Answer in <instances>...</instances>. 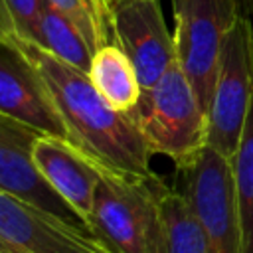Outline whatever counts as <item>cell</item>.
Returning a JSON list of instances; mask_svg holds the SVG:
<instances>
[{
	"label": "cell",
	"mask_w": 253,
	"mask_h": 253,
	"mask_svg": "<svg viewBox=\"0 0 253 253\" xmlns=\"http://www.w3.org/2000/svg\"><path fill=\"white\" fill-rule=\"evenodd\" d=\"M45 0H0V38L38 42Z\"/></svg>",
	"instance_id": "17"
},
{
	"label": "cell",
	"mask_w": 253,
	"mask_h": 253,
	"mask_svg": "<svg viewBox=\"0 0 253 253\" xmlns=\"http://www.w3.org/2000/svg\"><path fill=\"white\" fill-rule=\"evenodd\" d=\"M47 2L77 26V30L83 34L93 53L101 45L111 43L109 8L105 0H47Z\"/></svg>",
	"instance_id": "16"
},
{
	"label": "cell",
	"mask_w": 253,
	"mask_h": 253,
	"mask_svg": "<svg viewBox=\"0 0 253 253\" xmlns=\"http://www.w3.org/2000/svg\"><path fill=\"white\" fill-rule=\"evenodd\" d=\"M38 45L59 57L61 61L81 69L89 71L93 49L85 42L83 34L77 30V26L61 14L57 8H53L47 0L43 4L42 16H40V30H38Z\"/></svg>",
	"instance_id": "14"
},
{
	"label": "cell",
	"mask_w": 253,
	"mask_h": 253,
	"mask_svg": "<svg viewBox=\"0 0 253 253\" xmlns=\"http://www.w3.org/2000/svg\"><path fill=\"white\" fill-rule=\"evenodd\" d=\"M113 2H119V0H105V4H107V8H109V4H113Z\"/></svg>",
	"instance_id": "20"
},
{
	"label": "cell",
	"mask_w": 253,
	"mask_h": 253,
	"mask_svg": "<svg viewBox=\"0 0 253 253\" xmlns=\"http://www.w3.org/2000/svg\"><path fill=\"white\" fill-rule=\"evenodd\" d=\"M178 174L180 192L202 221L211 253H243L231 160L204 146L192 160L178 166Z\"/></svg>",
	"instance_id": "6"
},
{
	"label": "cell",
	"mask_w": 253,
	"mask_h": 253,
	"mask_svg": "<svg viewBox=\"0 0 253 253\" xmlns=\"http://www.w3.org/2000/svg\"><path fill=\"white\" fill-rule=\"evenodd\" d=\"M229 160L233 172L243 253H253V99L241 130L239 144Z\"/></svg>",
	"instance_id": "15"
},
{
	"label": "cell",
	"mask_w": 253,
	"mask_h": 253,
	"mask_svg": "<svg viewBox=\"0 0 253 253\" xmlns=\"http://www.w3.org/2000/svg\"><path fill=\"white\" fill-rule=\"evenodd\" d=\"M162 253H211L202 221L180 190L164 184L160 196Z\"/></svg>",
	"instance_id": "13"
},
{
	"label": "cell",
	"mask_w": 253,
	"mask_h": 253,
	"mask_svg": "<svg viewBox=\"0 0 253 253\" xmlns=\"http://www.w3.org/2000/svg\"><path fill=\"white\" fill-rule=\"evenodd\" d=\"M239 8H241V14L253 24V0H239Z\"/></svg>",
	"instance_id": "18"
},
{
	"label": "cell",
	"mask_w": 253,
	"mask_h": 253,
	"mask_svg": "<svg viewBox=\"0 0 253 253\" xmlns=\"http://www.w3.org/2000/svg\"><path fill=\"white\" fill-rule=\"evenodd\" d=\"M0 113L42 134L65 138V128L38 69L10 38H0Z\"/></svg>",
	"instance_id": "10"
},
{
	"label": "cell",
	"mask_w": 253,
	"mask_h": 253,
	"mask_svg": "<svg viewBox=\"0 0 253 253\" xmlns=\"http://www.w3.org/2000/svg\"><path fill=\"white\" fill-rule=\"evenodd\" d=\"M0 237L18 253H109L91 233L0 190Z\"/></svg>",
	"instance_id": "9"
},
{
	"label": "cell",
	"mask_w": 253,
	"mask_h": 253,
	"mask_svg": "<svg viewBox=\"0 0 253 253\" xmlns=\"http://www.w3.org/2000/svg\"><path fill=\"white\" fill-rule=\"evenodd\" d=\"M32 158L51 190L87 223L99 184V166L65 138L49 134L36 138Z\"/></svg>",
	"instance_id": "11"
},
{
	"label": "cell",
	"mask_w": 253,
	"mask_h": 253,
	"mask_svg": "<svg viewBox=\"0 0 253 253\" xmlns=\"http://www.w3.org/2000/svg\"><path fill=\"white\" fill-rule=\"evenodd\" d=\"M0 253H18V251H16V249H12V247H10V245L0 237Z\"/></svg>",
	"instance_id": "19"
},
{
	"label": "cell",
	"mask_w": 253,
	"mask_h": 253,
	"mask_svg": "<svg viewBox=\"0 0 253 253\" xmlns=\"http://www.w3.org/2000/svg\"><path fill=\"white\" fill-rule=\"evenodd\" d=\"M152 154L170 158L176 168L208 146V115L178 59L128 111Z\"/></svg>",
	"instance_id": "3"
},
{
	"label": "cell",
	"mask_w": 253,
	"mask_h": 253,
	"mask_svg": "<svg viewBox=\"0 0 253 253\" xmlns=\"http://www.w3.org/2000/svg\"><path fill=\"white\" fill-rule=\"evenodd\" d=\"M42 132L0 113V190L55 215L57 219L89 231L87 223L51 190L40 174L32 148Z\"/></svg>",
	"instance_id": "8"
},
{
	"label": "cell",
	"mask_w": 253,
	"mask_h": 253,
	"mask_svg": "<svg viewBox=\"0 0 253 253\" xmlns=\"http://www.w3.org/2000/svg\"><path fill=\"white\" fill-rule=\"evenodd\" d=\"M109 36L132 61L142 89L152 87L176 61L160 0H119L109 4Z\"/></svg>",
	"instance_id": "7"
},
{
	"label": "cell",
	"mask_w": 253,
	"mask_h": 253,
	"mask_svg": "<svg viewBox=\"0 0 253 253\" xmlns=\"http://www.w3.org/2000/svg\"><path fill=\"white\" fill-rule=\"evenodd\" d=\"M12 40V38H10ZM38 69L65 128V140L97 166L150 176V148L128 113L113 109L89 75L42 45L14 40Z\"/></svg>",
	"instance_id": "1"
},
{
	"label": "cell",
	"mask_w": 253,
	"mask_h": 253,
	"mask_svg": "<svg viewBox=\"0 0 253 253\" xmlns=\"http://www.w3.org/2000/svg\"><path fill=\"white\" fill-rule=\"evenodd\" d=\"M176 59L202 107H210L225 34L241 14L239 0H172Z\"/></svg>",
	"instance_id": "5"
},
{
	"label": "cell",
	"mask_w": 253,
	"mask_h": 253,
	"mask_svg": "<svg viewBox=\"0 0 253 253\" xmlns=\"http://www.w3.org/2000/svg\"><path fill=\"white\" fill-rule=\"evenodd\" d=\"M253 99V24L239 14L223 38L208 107V146L231 158Z\"/></svg>",
	"instance_id": "4"
},
{
	"label": "cell",
	"mask_w": 253,
	"mask_h": 253,
	"mask_svg": "<svg viewBox=\"0 0 253 253\" xmlns=\"http://www.w3.org/2000/svg\"><path fill=\"white\" fill-rule=\"evenodd\" d=\"M162 188L156 174L138 176L99 166L87 221L91 235L109 253H162Z\"/></svg>",
	"instance_id": "2"
},
{
	"label": "cell",
	"mask_w": 253,
	"mask_h": 253,
	"mask_svg": "<svg viewBox=\"0 0 253 253\" xmlns=\"http://www.w3.org/2000/svg\"><path fill=\"white\" fill-rule=\"evenodd\" d=\"M87 75L101 97L121 113L134 109L142 95V85L132 61L113 42L101 45L93 53Z\"/></svg>",
	"instance_id": "12"
}]
</instances>
